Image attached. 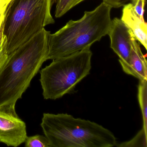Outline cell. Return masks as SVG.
Returning a JSON list of instances; mask_svg holds the SVG:
<instances>
[{"label": "cell", "mask_w": 147, "mask_h": 147, "mask_svg": "<svg viewBox=\"0 0 147 147\" xmlns=\"http://www.w3.org/2000/svg\"><path fill=\"white\" fill-rule=\"evenodd\" d=\"M8 7L0 4V28L3 24Z\"/></svg>", "instance_id": "17"}, {"label": "cell", "mask_w": 147, "mask_h": 147, "mask_svg": "<svg viewBox=\"0 0 147 147\" xmlns=\"http://www.w3.org/2000/svg\"><path fill=\"white\" fill-rule=\"evenodd\" d=\"M138 98L142 115L143 128L147 132V80L139 81Z\"/></svg>", "instance_id": "10"}, {"label": "cell", "mask_w": 147, "mask_h": 147, "mask_svg": "<svg viewBox=\"0 0 147 147\" xmlns=\"http://www.w3.org/2000/svg\"><path fill=\"white\" fill-rule=\"evenodd\" d=\"M4 23V22H3ZM3 24H2L1 27L0 28V47L2 46L4 41V35L3 32Z\"/></svg>", "instance_id": "18"}, {"label": "cell", "mask_w": 147, "mask_h": 147, "mask_svg": "<svg viewBox=\"0 0 147 147\" xmlns=\"http://www.w3.org/2000/svg\"><path fill=\"white\" fill-rule=\"evenodd\" d=\"M54 3L55 0H12L3 24V47L8 55L55 23L51 13Z\"/></svg>", "instance_id": "4"}, {"label": "cell", "mask_w": 147, "mask_h": 147, "mask_svg": "<svg viewBox=\"0 0 147 147\" xmlns=\"http://www.w3.org/2000/svg\"><path fill=\"white\" fill-rule=\"evenodd\" d=\"M26 123L18 116L0 111V142L17 147L27 137Z\"/></svg>", "instance_id": "6"}, {"label": "cell", "mask_w": 147, "mask_h": 147, "mask_svg": "<svg viewBox=\"0 0 147 147\" xmlns=\"http://www.w3.org/2000/svg\"><path fill=\"white\" fill-rule=\"evenodd\" d=\"M85 0H55L56 4L55 17L60 18Z\"/></svg>", "instance_id": "11"}, {"label": "cell", "mask_w": 147, "mask_h": 147, "mask_svg": "<svg viewBox=\"0 0 147 147\" xmlns=\"http://www.w3.org/2000/svg\"><path fill=\"white\" fill-rule=\"evenodd\" d=\"M146 55L141 50L140 43L134 35L131 38V49L129 61L121 64L123 70L127 74L132 76L139 81L147 80V64Z\"/></svg>", "instance_id": "8"}, {"label": "cell", "mask_w": 147, "mask_h": 147, "mask_svg": "<svg viewBox=\"0 0 147 147\" xmlns=\"http://www.w3.org/2000/svg\"><path fill=\"white\" fill-rule=\"evenodd\" d=\"M3 45H4V41H3L2 46L0 47V70L3 67V66L6 62L8 57V55L5 51Z\"/></svg>", "instance_id": "16"}, {"label": "cell", "mask_w": 147, "mask_h": 147, "mask_svg": "<svg viewBox=\"0 0 147 147\" xmlns=\"http://www.w3.org/2000/svg\"><path fill=\"white\" fill-rule=\"evenodd\" d=\"M41 126L51 147H112L117 144L108 129L67 113H44Z\"/></svg>", "instance_id": "3"}, {"label": "cell", "mask_w": 147, "mask_h": 147, "mask_svg": "<svg viewBox=\"0 0 147 147\" xmlns=\"http://www.w3.org/2000/svg\"><path fill=\"white\" fill-rule=\"evenodd\" d=\"M50 34L44 28L8 55L0 70V111L18 116L17 100L48 60Z\"/></svg>", "instance_id": "1"}, {"label": "cell", "mask_w": 147, "mask_h": 147, "mask_svg": "<svg viewBox=\"0 0 147 147\" xmlns=\"http://www.w3.org/2000/svg\"><path fill=\"white\" fill-rule=\"evenodd\" d=\"M121 20L129 28L137 40L147 49V24L134 11L131 3L123 6Z\"/></svg>", "instance_id": "9"}, {"label": "cell", "mask_w": 147, "mask_h": 147, "mask_svg": "<svg viewBox=\"0 0 147 147\" xmlns=\"http://www.w3.org/2000/svg\"><path fill=\"white\" fill-rule=\"evenodd\" d=\"M112 7L102 2L94 10L86 11L77 20H70L49 40L48 60L70 55L90 48L108 34Z\"/></svg>", "instance_id": "2"}, {"label": "cell", "mask_w": 147, "mask_h": 147, "mask_svg": "<svg viewBox=\"0 0 147 147\" xmlns=\"http://www.w3.org/2000/svg\"><path fill=\"white\" fill-rule=\"evenodd\" d=\"M92 53L90 48L53 60L40 71L45 99L56 100L74 92L76 86L90 74Z\"/></svg>", "instance_id": "5"}, {"label": "cell", "mask_w": 147, "mask_h": 147, "mask_svg": "<svg viewBox=\"0 0 147 147\" xmlns=\"http://www.w3.org/2000/svg\"><path fill=\"white\" fill-rule=\"evenodd\" d=\"M132 0H103V2L113 8H119L123 6Z\"/></svg>", "instance_id": "15"}, {"label": "cell", "mask_w": 147, "mask_h": 147, "mask_svg": "<svg viewBox=\"0 0 147 147\" xmlns=\"http://www.w3.org/2000/svg\"><path fill=\"white\" fill-rule=\"evenodd\" d=\"M25 143L26 147H51L48 138L42 135L27 137Z\"/></svg>", "instance_id": "13"}, {"label": "cell", "mask_w": 147, "mask_h": 147, "mask_svg": "<svg viewBox=\"0 0 147 147\" xmlns=\"http://www.w3.org/2000/svg\"><path fill=\"white\" fill-rule=\"evenodd\" d=\"M117 147H143L147 146V132L142 129L130 141L123 142L120 144L117 143Z\"/></svg>", "instance_id": "12"}, {"label": "cell", "mask_w": 147, "mask_h": 147, "mask_svg": "<svg viewBox=\"0 0 147 147\" xmlns=\"http://www.w3.org/2000/svg\"><path fill=\"white\" fill-rule=\"evenodd\" d=\"M107 35L111 40V48L119 57L120 64L127 63L131 49V38L133 33L121 19L115 18Z\"/></svg>", "instance_id": "7"}, {"label": "cell", "mask_w": 147, "mask_h": 147, "mask_svg": "<svg viewBox=\"0 0 147 147\" xmlns=\"http://www.w3.org/2000/svg\"><path fill=\"white\" fill-rule=\"evenodd\" d=\"M146 0H132V4L134 11L142 18H144V6Z\"/></svg>", "instance_id": "14"}]
</instances>
